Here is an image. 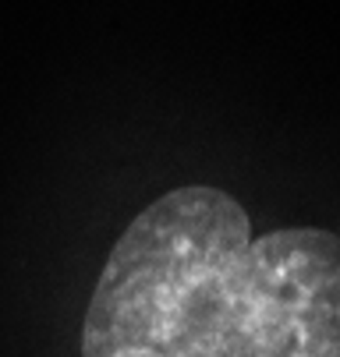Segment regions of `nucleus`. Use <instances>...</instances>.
<instances>
[{
	"label": "nucleus",
	"instance_id": "1",
	"mask_svg": "<svg viewBox=\"0 0 340 357\" xmlns=\"http://www.w3.org/2000/svg\"><path fill=\"white\" fill-rule=\"evenodd\" d=\"M82 357H340V234L256 237L227 191L184 184L117 237Z\"/></svg>",
	"mask_w": 340,
	"mask_h": 357
}]
</instances>
